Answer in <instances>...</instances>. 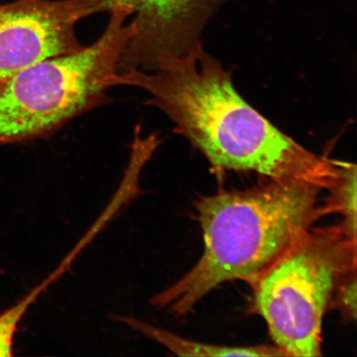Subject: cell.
Masks as SVG:
<instances>
[{"instance_id": "6da1fadb", "label": "cell", "mask_w": 357, "mask_h": 357, "mask_svg": "<svg viewBox=\"0 0 357 357\" xmlns=\"http://www.w3.org/2000/svg\"><path fill=\"white\" fill-rule=\"evenodd\" d=\"M114 84L149 93L146 105L166 114L217 171L255 172L324 190L337 175V160L311 153L268 121L203 47L172 68L120 73Z\"/></svg>"}, {"instance_id": "7a4b0ae2", "label": "cell", "mask_w": 357, "mask_h": 357, "mask_svg": "<svg viewBox=\"0 0 357 357\" xmlns=\"http://www.w3.org/2000/svg\"><path fill=\"white\" fill-rule=\"evenodd\" d=\"M321 187L302 181H271L243 191L199 199L195 207L204 252L185 276L151 298L186 315L220 284H249L328 213Z\"/></svg>"}, {"instance_id": "3957f363", "label": "cell", "mask_w": 357, "mask_h": 357, "mask_svg": "<svg viewBox=\"0 0 357 357\" xmlns=\"http://www.w3.org/2000/svg\"><path fill=\"white\" fill-rule=\"evenodd\" d=\"M109 13L108 26L93 44L40 61L0 84V145L47 138L109 104L131 34L130 13L121 8Z\"/></svg>"}, {"instance_id": "277c9868", "label": "cell", "mask_w": 357, "mask_h": 357, "mask_svg": "<svg viewBox=\"0 0 357 357\" xmlns=\"http://www.w3.org/2000/svg\"><path fill=\"white\" fill-rule=\"evenodd\" d=\"M356 267V243L340 227H312L252 281V311L287 356H319L326 312L342 275Z\"/></svg>"}, {"instance_id": "5b68a950", "label": "cell", "mask_w": 357, "mask_h": 357, "mask_svg": "<svg viewBox=\"0 0 357 357\" xmlns=\"http://www.w3.org/2000/svg\"><path fill=\"white\" fill-rule=\"evenodd\" d=\"M108 8L109 0H16L0 6V84L48 58L82 50L78 22Z\"/></svg>"}, {"instance_id": "8992f818", "label": "cell", "mask_w": 357, "mask_h": 357, "mask_svg": "<svg viewBox=\"0 0 357 357\" xmlns=\"http://www.w3.org/2000/svg\"><path fill=\"white\" fill-rule=\"evenodd\" d=\"M227 0H109L127 10L131 34L119 71L172 68L203 47L201 35Z\"/></svg>"}, {"instance_id": "52a82bcc", "label": "cell", "mask_w": 357, "mask_h": 357, "mask_svg": "<svg viewBox=\"0 0 357 357\" xmlns=\"http://www.w3.org/2000/svg\"><path fill=\"white\" fill-rule=\"evenodd\" d=\"M160 144L158 134H150L147 137L142 136L139 125L134 130L133 140L131 145L130 158L128 167L125 169L124 176L117 191L112 198L108 206L101 215L93 223L75 245L79 252L86 248L95 236L100 233L109 222L119 211L130 203L142 193L140 188V176L142 169L149 162Z\"/></svg>"}, {"instance_id": "ba28073f", "label": "cell", "mask_w": 357, "mask_h": 357, "mask_svg": "<svg viewBox=\"0 0 357 357\" xmlns=\"http://www.w3.org/2000/svg\"><path fill=\"white\" fill-rule=\"evenodd\" d=\"M118 320L167 347L178 356H287L275 345L227 347L208 344L189 340L133 317H119Z\"/></svg>"}, {"instance_id": "9c48e42d", "label": "cell", "mask_w": 357, "mask_h": 357, "mask_svg": "<svg viewBox=\"0 0 357 357\" xmlns=\"http://www.w3.org/2000/svg\"><path fill=\"white\" fill-rule=\"evenodd\" d=\"M324 201L328 213H337L342 218L340 229L352 242L356 243V167L339 162L336 176L327 189Z\"/></svg>"}, {"instance_id": "30bf717a", "label": "cell", "mask_w": 357, "mask_h": 357, "mask_svg": "<svg viewBox=\"0 0 357 357\" xmlns=\"http://www.w3.org/2000/svg\"><path fill=\"white\" fill-rule=\"evenodd\" d=\"M50 285L49 280L47 278L45 279L15 305L0 314V356H13V338H15L17 325L30 306Z\"/></svg>"}, {"instance_id": "8fae6325", "label": "cell", "mask_w": 357, "mask_h": 357, "mask_svg": "<svg viewBox=\"0 0 357 357\" xmlns=\"http://www.w3.org/2000/svg\"><path fill=\"white\" fill-rule=\"evenodd\" d=\"M356 267L346 272L339 280L331 307H336L348 322L356 319Z\"/></svg>"}]
</instances>
